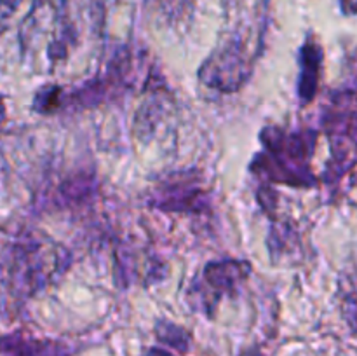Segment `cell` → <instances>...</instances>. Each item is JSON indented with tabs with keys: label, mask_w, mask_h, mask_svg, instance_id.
<instances>
[{
	"label": "cell",
	"mask_w": 357,
	"mask_h": 356,
	"mask_svg": "<svg viewBox=\"0 0 357 356\" xmlns=\"http://www.w3.org/2000/svg\"><path fill=\"white\" fill-rule=\"evenodd\" d=\"M265 154L253 161L251 170L278 184L293 187L314 185L310 159L316 145L312 131H286L282 128H267L261 131Z\"/></svg>",
	"instance_id": "6da1fadb"
},
{
	"label": "cell",
	"mask_w": 357,
	"mask_h": 356,
	"mask_svg": "<svg viewBox=\"0 0 357 356\" xmlns=\"http://www.w3.org/2000/svg\"><path fill=\"white\" fill-rule=\"evenodd\" d=\"M251 267L246 262L223 260L211 262L204 267L201 281L195 285L199 295L204 300V306H216L220 297L234 295L236 290L248 279Z\"/></svg>",
	"instance_id": "7a4b0ae2"
},
{
	"label": "cell",
	"mask_w": 357,
	"mask_h": 356,
	"mask_svg": "<svg viewBox=\"0 0 357 356\" xmlns=\"http://www.w3.org/2000/svg\"><path fill=\"white\" fill-rule=\"evenodd\" d=\"M153 205L166 212H201L208 206V192L194 178H171L155 192Z\"/></svg>",
	"instance_id": "3957f363"
},
{
	"label": "cell",
	"mask_w": 357,
	"mask_h": 356,
	"mask_svg": "<svg viewBox=\"0 0 357 356\" xmlns=\"http://www.w3.org/2000/svg\"><path fill=\"white\" fill-rule=\"evenodd\" d=\"M321 72V51L316 45H307L302 52V72H300L298 96L303 103L316 96Z\"/></svg>",
	"instance_id": "277c9868"
},
{
	"label": "cell",
	"mask_w": 357,
	"mask_h": 356,
	"mask_svg": "<svg viewBox=\"0 0 357 356\" xmlns=\"http://www.w3.org/2000/svg\"><path fill=\"white\" fill-rule=\"evenodd\" d=\"M157 335H159V339L162 342H167L169 346L181 349V351H185L188 348L187 334L180 327H176V325L167 323V321L166 323H160L159 328H157Z\"/></svg>",
	"instance_id": "5b68a950"
},
{
	"label": "cell",
	"mask_w": 357,
	"mask_h": 356,
	"mask_svg": "<svg viewBox=\"0 0 357 356\" xmlns=\"http://www.w3.org/2000/svg\"><path fill=\"white\" fill-rule=\"evenodd\" d=\"M345 304H347L349 320H351L352 325L357 328V288L349 293L347 299H345Z\"/></svg>",
	"instance_id": "8992f818"
},
{
	"label": "cell",
	"mask_w": 357,
	"mask_h": 356,
	"mask_svg": "<svg viewBox=\"0 0 357 356\" xmlns=\"http://www.w3.org/2000/svg\"><path fill=\"white\" fill-rule=\"evenodd\" d=\"M146 356H173V355H169V353L166 351H160V349H152Z\"/></svg>",
	"instance_id": "52a82bcc"
},
{
	"label": "cell",
	"mask_w": 357,
	"mask_h": 356,
	"mask_svg": "<svg viewBox=\"0 0 357 356\" xmlns=\"http://www.w3.org/2000/svg\"><path fill=\"white\" fill-rule=\"evenodd\" d=\"M3 119H6V105H3L2 96H0V124L3 122Z\"/></svg>",
	"instance_id": "ba28073f"
}]
</instances>
